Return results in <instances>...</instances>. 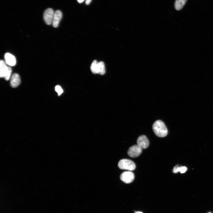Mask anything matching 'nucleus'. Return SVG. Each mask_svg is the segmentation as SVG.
I'll return each instance as SVG.
<instances>
[{
  "instance_id": "nucleus-1",
  "label": "nucleus",
  "mask_w": 213,
  "mask_h": 213,
  "mask_svg": "<svg viewBox=\"0 0 213 213\" xmlns=\"http://www.w3.org/2000/svg\"><path fill=\"white\" fill-rule=\"evenodd\" d=\"M153 131L156 136L159 137H166L168 130L164 123L161 120L155 121L152 126Z\"/></svg>"
},
{
  "instance_id": "nucleus-2",
  "label": "nucleus",
  "mask_w": 213,
  "mask_h": 213,
  "mask_svg": "<svg viewBox=\"0 0 213 213\" xmlns=\"http://www.w3.org/2000/svg\"><path fill=\"white\" fill-rule=\"evenodd\" d=\"M118 167L120 169L130 171L134 170L136 167L135 163L133 161L127 159L121 160L119 163Z\"/></svg>"
},
{
  "instance_id": "nucleus-3",
  "label": "nucleus",
  "mask_w": 213,
  "mask_h": 213,
  "mask_svg": "<svg viewBox=\"0 0 213 213\" xmlns=\"http://www.w3.org/2000/svg\"><path fill=\"white\" fill-rule=\"evenodd\" d=\"M55 12L51 8L47 9L44 11L43 18L45 22L47 25H50L52 23Z\"/></svg>"
},
{
  "instance_id": "nucleus-4",
  "label": "nucleus",
  "mask_w": 213,
  "mask_h": 213,
  "mask_svg": "<svg viewBox=\"0 0 213 213\" xmlns=\"http://www.w3.org/2000/svg\"><path fill=\"white\" fill-rule=\"evenodd\" d=\"M142 149L137 145H134L129 149L128 151V155L132 158L137 157L142 153Z\"/></svg>"
},
{
  "instance_id": "nucleus-5",
  "label": "nucleus",
  "mask_w": 213,
  "mask_h": 213,
  "mask_svg": "<svg viewBox=\"0 0 213 213\" xmlns=\"http://www.w3.org/2000/svg\"><path fill=\"white\" fill-rule=\"evenodd\" d=\"M134 174L131 172H126L122 173L120 176V179L126 184H129L133 182L134 179Z\"/></svg>"
},
{
  "instance_id": "nucleus-6",
  "label": "nucleus",
  "mask_w": 213,
  "mask_h": 213,
  "mask_svg": "<svg viewBox=\"0 0 213 213\" xmlns=\"http://www.w3.org/2000/svg\"><path fill=\"white\" fill-rule=\"evenodd\" d=\"M137 145L142 149H145L148 147L149 145L148 139L146 136L142 135L140 136L137 139Z\"/></svg>"
},
{
  "instance_id": "nucleus-7",
  "label": "nucleus",
  "mask_w": 213,
  "mask_h": 213,
  "mask_svg": "<svg viewBox=\"0 0 213 213\" xmlns=\"http://www.w3.org/2000/svg\"><path fill=\"white\" fill-rule=\"evenodd\" d=\"M62 17V13L61 11L58 10L55 12L52 23L53 27L57 28L59 26Z\"/></svg>"
},
{
  "instance_id": "nucleus-8",
  "label": "nucleus",
  "mask_w": 213,
  "mask_h": 213,
  "mask_svg": "<svg viewBox=\"0 0 213 213\" xmlns=\"http://www.w3.org/2000/svg\"><path fill=\"white\" fill-rule=\"evenodd\" d=\"M5 62L10 66H15L16 63V58L13 55L9 53H7L4 56Z\"/></svg>"
},
{
  "instance_id": "nucleus-9",
  "label": "nucleus",
  "mask_w": 213,
  "mask_h": 213,
  "mask_svg": "<svg viewBox=\"0 0 213 213\" xmlns=\"http://www.w3.org/2000/svg\"><path fill=\"white\" fill-rule=\"evenodd\" d=\"M21 83V79L19 74L15 73L12 76L10 84L12 87H17Z\"/></svg>"
},
{
  "instance_id": "nucleus-10",
  "label": "nucleus",
  "mask_w": 213,
  "mask_h": 213,
  "mask_svg": "<svg viewBox=\"0 0 213 213\" xmlns=\"http://www.w3.org/2000/svg\"><path fill=\"white\" fill-rule=\"evenodd\" d=\"M8 66L5 61L1 60L0 61V77L4 78L8 70Z\"/></svg>"
},
{
  "instance_id": "nucleus-11",
  "label": "nucleus",
  "mask_w": 213,
  "mask_h": 213,
  "mask_svg": "<svg viewBox=\"0 0 213 213\" xmlns=\"http://www.w3.org/2000/svg\"><path fill=\"white\" fill-rule=\"evenodd\" d=\"M187 0H176L174 7L177 11H179L182 9L186 3Z\"/></svg>"
},
{
  "instance_id": "nucleus-12",
  "label": "nucleus",
  "mask_w": 213,
  "mask_h": 213,
  "mask_svg": "<svg viewBox=\"0 0 213 213\" xmlns=\"http://www.w3.org/2000/svg\"><path fill=\"white\" fill-rule=\"evenodd\" d=\"M97 74L103 75L105 73V65L103 62L100 61L98 63L97 70Z\"/></svg>"
},
{
  "instance_id": "nucleus-13",
  "label": "nucleus",
  "mask_w": 213,
  "mask_h": 213,
  "mask_svg": "<svg viewBox=\"0 0 213 213\" xmlns=\"http://www.w3.org/2000/svg\"><path fill=\"white\" fill-rule=\"evenodd\" d=\"M98 62L96 60L94 61L91 64L90 69L92 73L94 74H97Z\"/></svg>"
},
{
  "instance_id": "nucleus-14",
  "label": "nucleus",
  "mask_w": 213,
  "mask_h": 213,
  "mask_svg": "<svg viewBox=\"0 0 213 213\" xmlns=\"http://www.w3.org/2000/svg\"><path fill=\"white\" fill-rule=\"evenodd\" d=\"M12 72V70L11 68L10 67L8 66V70L4 77L6 80L8 81L11 78Z\"/></svg>"
},
{
  "instance_id": "nucleus-15",
  "label": "nucleus",
  "mask_w": 213,
  "mask_h": 213,
  "mask_svg": "<svg viewBox=\"0 0 213 213\" xmlns=\"http://www.w3.org/2000/svg\"><path fill=\"white\" fill-rule=\"evenodd\" d=\"M55 90L58 93L59 96L61 95L63 92V89L59 85H57L56 86Z\"/></svg>"
},
{
  "instance_id": "nucleus-16",
  "label": "nucleus",
  "mask_w": 213,
  "mask_h": 213,
  "mask_svg": "<svg viewBox=\"0 0 213 213\" xmlns=\"http://www.w3.org/2000/svg\"><path fill=\"white\" fill-rule=\"evenodd\" d=\"M187 170V168L186 167H180L179 172L182 173H185Z\"/></svg>"
},
{
  "instance_id": "nucleus-17",
  "label": "nucleus",
  "mask_w": 213,
  "mask_h": 213,
  "mask_svg": "<svg viewBox=\"0 0 213 213\" xmlns=\"http://www.w3.org/2000/svg\"><path fill=\"white\" fill-rule=\"evenodd\" d=\"M180 167L178 166L175 167L173 170V172L174 173H177L179 172Z\"/></svg>"
},
{
  "instance_id": "nucleus-18",
  "label": "nucleus",
  "mask_w": 213,
  "mask_h": 213,
  "mask_svg": "<svg viewBox=\"0 0 213 213\" xmlns=\"http://www.w3.org/2000/svg\"><path fill=\"white\" fill-rule=\"evenodd\" d=\"M92 0H86V4L87 5H89L91 2Z\"/></svg>"
},
{
  "instance_id": "nucleus-19",
  "label": "nucleus",
  "mask_w": 213,
  "mask_h": 213,
  "mask_svg": "<svg viewBox=\"0 0 213 213\" xmlns=\"http://www.w3.org/2000/svg\"><path fill=\"white\" fill-rule=\"evenodd\" d=\"M84 0H77V1L79 3H81L84 1Z\"/></svg>"
},
{
  "instance_id": "nucleus-20",
  "label": "nucleus",
  "mask_w": 213,
  "mask_h": 213,
  "mask_svg": "<svg viewBox=\"0 0 213 213\" xmlns=\"http://www.w3.org/2000/svg\"><path fill=\"white\" fill-rule=\"evenodd\" d=\"M136 213H143L142 212H137Z\"/></svg>"
},
{
  "instance_id": "nucleus-21",
  "label": "nucleus",
  "mask_w": 213,
  "mask_h": 213,
  "mask_svg": "<svg viewBox=\"0 0 213 213\" xmlns=\"http://www.w3.org/2000/svg\"><path fill=\"white\" fill-rule=\"evenodd\" d=\"M210 213V212H209V213Z\"/></svg>"
}]
</instances>
